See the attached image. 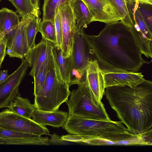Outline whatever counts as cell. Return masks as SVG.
I'll return each mask as SVG.
<instances>
[{
  "label": "cell",
  "mask_w": 152,
  "mask_h": 152,
  "mask_svg": "<svg viewBox=\"0 0 152 152\" xmlns=\"http://www.w3.org/2000/svg\"><path fill=\"white\" fill-rule=\"evenodd\" d=\"M111 107L128 130L141 134L152 127V82L145 79L133 86H115L104 93Z\"/></svg>",
  "instance_id": "cell-2"
},
{
  "label": "cell",
  "mask_w": 152,
  "mask_h": 152,
  "mask_svg": "<svg viewBox=\"0 0 152 152\" xmlns=\"http://www.w3.org/2000/svg\"><path fill=\"white\" fill-rule=\"evenodd\" d=\"M84 28L76 26L72 48L69 86L81 84L86 78L89 62L96 59Z\"/></svg>",
  "instance_id": "cell-6"
},
{
  "label": "cell",
  "mask_w": 152,
  "mask_h": 152,
  "mask_svg": "<svg viewBox=\"0 0 152 152\" xmlns=\"http://www.w3.org/2000/svg\"><path fill=\"white\" fill-rule=\"evenodd\" d=\"M85 79L97 99L101 101L105 88L102 72L96 59L89 62Z\"/></svg>",
  "instance_id": "cell-15"
},
{
  "label": "cell",
  "mask_w": 152,
  "mask_h": 152,
  "mask_svg": "<svg viewBox=\"0 0 152 152\" xmlns=\"http://www.w3.org/2000/svg\"><path fill=\"white\" fill-rule=\"evenodd\" d=\"M1 0H0V2H1Z\"/></svg>",
  "instance_id": "cell-34"
},
{
  "label": "cell",
  "mask_w": 152,
  "mask_h": 152,
  "mask_svg": "<svg viewBox=\"0 0 152 152\" xmlns=\"http://www.w3.org/2000/svg\"><path fill=\"white\" fill-rule=\"evenodd\" d=\"M0 140L2 144L49 145L47 137L14 131L0 127Z\"/></svg>",
  "instance_id": "cell-12"
},
{
  "label": "cell",
  "mask_w": 152,
  "mask_h": 152,
  "mask_svg": "<svg viewBox=\"0 0 152 152\" xmlns=\"http://www.w3.org/2000/svg\"><path fill=\"white\" fill-rule=\"evenodd\" d=\"M55 45L42 38L41 41L31 48L25 57V59L31 68L29 75L33 78L37 75L42 65L51 55Z\"/></svg>",
  "instance_id": "cell-13"
},
{
  "label": "cell",
  "mask_w": 152,
  "mask_h": 152,
  "mask_svg": "<svg viewBox=\"0 0 152 152\" xmlns=\"http://www.w3.org/2000/svg\"><path fill=\"white\" fill-rule=\"evenodd\" d=\"M29 66L23 59L18 69L0 84V108L7 107L17 96L20 95L19 86Z\"/></svg>",
  "instance_id": "cell-9"
},
{
  "label": "cell",
  "mask_w": 152,
  "mask_h": 152,
  "mask_svg": "<svg viewBox=\"0 0 152 152\" xmlns=\"http://www.w3.org/2000/svg\"><path fill=\"white\" fill-rule=\"evenodd\" d=\"M66 0H44L42 7V20L54 21L56 8Z\"/></svg>",
  "instance_id": "cell-26"
},
{
  "label": "cell",
  "mask_w": 152,
  "mask_h": 152,
  "mask_svg": "<svg viewBox=\"0 0 152 152\" xmlns=\"http://www.w3.org/2000/svg\"><path fill=\"white\" fill-rule=\"evenodd\" d=\"M68 112L58 110L53 111L35 110L32 119L39 124L53 127H62L67 120Z\"/></svg>",
  "instance_id": "cell-16"
},
{
  "label": "cell",
  "mask_w": 152,
  "mask_h": 152,
  "mask_svg": "<svg viewBox=\"0 0 152 152\" xmlns=\"http://www.w3.org/2000/svg\"><path fill=\"white\" fill-rule=\"evenodd\" d=\"M88 37L102 72H137L145 62L129 28L120 21L106 24Z\"/></svg>",
  "instance_id": "cell-1"
},
{
  "label": "cell",
  "mask_w": 152,
  "mask_h": 152,
  "mask_svg": "<svg viewBox=\"0 0 152 152\" xmlns=\"http://www.w3.org/2000/svg\"><path fill=\"white\" fill-rule=\"evenodd\" d=\"M105 88L115 86H136L145 78L141 72L126 71L102 72Z\"/></svg>",
  "instance_id": "cell-14"
},
{
  "label": "cell",
  "mask_w": 152,
  "mask_h": 152,
  "mask_svg": "<svg viewBox=\"0 0 152 152\" xmlns=\"http://www.w3.org/2000/svg\"><path fill=\"white\" fill-rule=\"evenodd\" d=\"M52 51L61 77L63 81L69 86L71 56L64 57L62 55L61 48L56 45L53 46Z\"/></svg>",
  "instance_id": "cell-19"
},
{
  "label": "cell",
  "mask_w": 152,
  "mask_h": 152,
  "mask_svg": "<svg viewBox=\"0 0 152 152\" xmlns=\"http://www.w3.org/2000/svg\"><path fill=\"white\" fill-rule=\"evenodd\" d=\"M62 32L61 49L65 58L71 56L73 39L76 26V19L70 4L66 0L58 6Z\"/></svg>",
  "instance_id": "cell-8"
},
{
  "label": "cell",
  "mask_w": 152,
  "mask_h": 152,
  "mask_svg": "<svg viewBox=\"0 0 152 152\" xmlns=\"http://www.w3.org/2000/svg\"><path fill=\"white\" fill-rule=\"evenodd\" d=\"M7 41L5 36L0 34V68L6 55Z\"/></svg>",
  "instance_id": "cell-29"
},
{
  "label": "cell",
  "mask_w": 152,
  "mask_h": 152,
  "mask_svg": "<svg viewBox=\"0 0 152 152\" xmlns=\"http://www.w3.org/2000/svg\"><path fill=\"white\" fill-rule=\"evenodd\" d=\"M12 112L23 117L31 118L35 109L29 99L19 95L17 96L7 107Z\"/></svg>",
  "instance_id": "cell-20"
},
{
  "label": "cell",
  "mask_w": 152,
  "mask_h": 152,
  "mask_svg": "<svg viewBox=\"0 0 152 152\" xmlns=\"http://www.w3.org/2000/svg\"><path fill=\"white\" fill-rule=\"evenodd\" d=\"M16 9L17 12L22 18L29 17L35 13H40V11L36 10L31 0H8Z\"/></svg>",
  "instance_id": "cell-23"
},
{
  "label": "cell",
  "mask_w": 152,
  "mask_h": 152,
  "mask_svg": "<svg viewBox=\"0 0 152 152\" xmlns=\"http://www.w3.org/2000/svg\"><path fill=\"white\" fill-rule=\"evenodd\" d=\"M127 3L129 4H133L136 2H138V0H125Z\"/></svg>",
  "instance_id": "cell-33"
},
{
  "label": "cell",
  "mask_w": 152,
  "mask_h": 152,
  "mask_svg": "<svg viewBox=\"0 0 152 152\" xmlns=\"http://www.w3.org/2000/svg\"><path fill=\"white\" fill-rule=\"evenodd\" d=\"M119 12L121 18L120 21L123 23L130 28L134 23L133 14L128 8L125 0H110Z\"/></svg>",
  "instance_id": "cell-22"
},
{
  "label": "cell",
  "mask_w": 152,
  "mask_h": 152,
  "mask_svg": "<svg viewBox=\"0 0 152 152\" xmlns=\"http://www.w3.org/2000/svg\"><path fill=\"white\" fill-rule=\"evenodd\" d=\"M139 3L152 5V0H138Z\"/></svg>",
  "instance_id": "cell-32"
},
{
  "label": "cell",
  "mask_w": 152,
  "mask_h": 152,
  "mask_svg": "<svg viewBox=\"0 0 152 152\" xmlns=\"http://www.w3.org/2000/svg\"><path fill=\"white\" fill-rule=\"evenodd\" d=\"M81 0L91 13L92 22L99 21L106 24L121 20L119 12L110 0Z\"/></svg>",
  "instance_id": "cell-10"
},
{
  "label": "cell",
  "mask_w": 152,
  "mask_h": 152,
  "mask_svg": "<svg viewBox=\"0 0 152 152\" xmlns=\"http://www.w3.org/2000/svg\"><path fill=\"white\" fill-rule=\"evenodd\" d=\"M77 26L86 28L92 22V16L88 8L81 0H70Z\"/></svg>",
  "instance_id": "cell-18"
},
{
  "label": "cell",
  "mask_w": 152,
  "mask_h": 152,
  "mask_svg": "<svg viewBox=\"0 0 152 152\" xmlns=\"http://www.w3.org/2000/svg\"><path fill=\"white\" fill-rule=\"evenodd\" d=\"M40 15L39 13H35L28 17L21 18L17 27L12 43L6 50V54L11 57H17L20 59L25 57L30 50L26 34L27 26L34 17Z\"/></svg>",
  "instance_id": "cell-11"
},
{
  "label": "cell",
  "mask_w": 152,
  "mask_h": 152,
  "mask_svg": "<svg viewBox=\"0 0 152 152\" xmlns=\"http://www.w3.org/2000/svg\"><path fill=\"white\" fill-rule=\"evenodd\" d=\"M20 16L16 12L7 8L0 9V34L5 36L18 26Z\"/></svg>",
  "instance_id": "cell-17"
},
{
  "label": "cell",
  "mask_w": 152,
  "mask_h": 152,
  "mask_svg": "<svg viewBox=\"0 0 152 152\" xmlns=\"http://www.w3.org/2000/svg\"><path fill=\"white\" fill-rule=\"evenodd\" d=\"M39 31L41 33L42 38L56 44V36L54 21L48 20L40 22Z\"/></svg>",
  "instance_id": "cell-24"
},
{
  "label": "cell",
  "mask_w": 152,
  "mask_h": 152,
  "mask_svg": "<svg viewBox=\"0 0 152 152\" xmlns=\"http://www.w3.org/2000/svg\"><path fill=\"white\" fill-rule=\"evenodd\" d=\"M0 127L40 135H50V131L45 126L15 113L9 109L0 112Z\"/></svg>",
  "instance_id": "cell-7"
},
{
  "label": "cell",
  "mask_w": 152,
  "mask_h": 152,
  "mask_svg": "<svg viewBox=\"0 0 152 152\" xmlns=\"http://www.w3.org/2000/svg\"><path fill=\"white\" fill-rule=\"evenodd\" d=\"M71 92L67 103L68 116L104 121L110 120L101 102L96 99L86 79Z\"/></svg>",
  "instance_id": "cell-5"
},
{
  "label": "cell",
  "mask_w": 152,
  "mask_h": 152,
  "mask_svg": "<svg viewBox=\"0 0 152 152\" xmlns=\"http://www.w3.org/2000/svg\"><path fill=\"white\" fill-rule=\"evenodd\" d=\"M53 57L44 85L35 96L33 105L38 110L48 111L58 110L62 103L67 102L71 93L69 85L62 80L53 56Z\"/></svg>",
  "instance_id": "cell-4"
},
{
  "label": "cell",
  "mask_w": 152,
  "mask_h": 152,
  "mask_svg": "<svg viewBox=\"0 0 152 152\" xmlns=\"http://www.w3.org/2000/svg\"><path fill=\"white\" fill-rule=\"evenodd\" d=\"M137 9L147 26L152 31V5L139 3Z\"/></svg>",
  "instance_id": "cell-27"
},
{
  "label": "cell",
  "mask_w": 152,
  "mask_h": 152,
  "mask_svg": "<svg viewBox=\"0 0 152 152\" xmlns=\"http://www.w3.org/2000/svg\"><path fill=\"white\" fill-rule=\"evenodd\" d=\"M54 23L56 36L57 45L61 48L62 42V32L61 22L58 7L55 10V15L54 19Z\"/></svg>",
  "instance_id": "cell-28"
},
{
  "label": "cell",
  "mask_w": 152,
  "mask_h": 152,
  "mask_svg": "<svg viewBox=\"0 0 152 152\" xmlns=\"http://www.w3.org/2000/svg\"><path fill=\"white\" fill-rule=\"evenodd\" d=\"M36 10L40 11L39 1L40 0H31Z\"/></svg>",
  "instance_id": "cell-31"
},
{
  "label": "cell",
  "mask_w": 152,
  "mask_h": 152,
  "mask_svg": "<svg viewBox=\"0 0 152 152\" xmlns=\"http://www.w3.org/2000/svg\"><path fill=\"white\" fill-rule=\"evenodd\" d=\"M53 59L52 51L51 55L42 65L37 75L34 78V87L33 94L34 96L38 94L41 89L45 82L48 72L52 65Z\"/></svg>",
  "instance_id": "cell-21"
},
{
  "label": "cell",
  "mask_w": 152,
  "mask_h": 152,
  "mask_svg": "<svg viewBox=\"0 0 152 152\" xmlns=\"http://www.w3.org/2000/svg\"><path fill=\"white\" fill-rule=\"evenodd\" d=\"M41 19L39 15L34 17L27 24L26 34L28 48L30 50L35 45L36 36L39 31V23Z\"/></svg>",
  "instance_id": "cell-25"
},
{
  "label": "cell",
  "mask_w": 152,
  "mask_h": 152,
  "mask_svg": "<svg viewBox=\"0 0 152 152\" xmlns=\"http://www.w3.org/2000/svg\"><path fill=\"white\" fill-rule=\"evenodd\" d=\"M69 134H76V142L90 139H102L114 142L135 136L121 121H104L68 116L62 127Z\"/></svg>",
  "instance_id": "cell-3"
},
{
  "label": "cell",
  "mask_w": 152,
  "mask_h": 152,
  "mask_svg": "<svg viewBox=\"0 0 152 152\" xmlns=\"http://www.w3.org/2000/svg\"><path fill=\"white\" fill-rule=\"evenodd\" d=\"M9 76L8 74V70H0V84L3 83Z\"/></svg>",
  "instance_id": "cell-30"
}]
</instances>
